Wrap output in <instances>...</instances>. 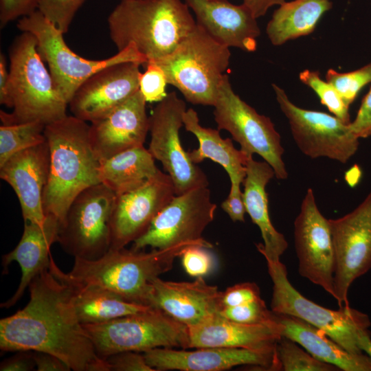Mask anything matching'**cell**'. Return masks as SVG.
I'll list each match as a JSON object with an SVG mask.
<instances>
[{
	"label": "cell",
	"mask_w": 371,
	"mask_h": 371,
	"mask_svg": "<svg viewBox=\"0 0 371 371\" xmlns=\"http://www.w3.org/2000/svg\"><path fill=\"white\" fill-rule=\"evenodd\" d=\"M28 289L27 305L0 320L1 350L49 353L74 371H111L80 322L69 287L48 269Z\"/></svg>",
	"instance_id": "1"
},
{
	"label": "cell",
	"mask_w": 371,
	"mask_h": 371,
	"mask_svg": "<svg viewBox=\"0 0 371 371\" xmlns=\"http://www.w3.org/2000/svg\"><path fill=\"white\" fill-rule=\"evenodd\" d=\"M90 125L74 115L45 126L49 152L43 209L63 223L69 207L84 190L100 183V161L91 146Z\"/></svg>",
	"instance_id": "2"
},
{
	"label": "cell",
	"mask_w": 371,
	"mask_h": 371,
	"mask_svg": "<svg viewBox=\"0 0 371 371\" xmlns=\"http://www.w3.org/2000/svg\"><path fill=\"white\" fill-rule=\"evenodd\" d=\"M107 22L118 51L133 44L147 61L171 53L196 25L181 0H121Z\"/></svg>",
	"instance_id": "3"
},
{
	"label": "cell",
	"mask_w": 371,
	"mask_h": 371,
	"mask_svg": "<svg viewBox=\"0 0 371 371\" xmlns=\"http://www.w3.org/2000/svg\"><path fill=\"white\" fill-rule=\"evenodd\" d=\"M10 108L1 111L2 124L39 122L45 126L67 115L68 103L42 59L34 36L22 32L9 48Z\"/></svg>",
	"instance_id": "4"
},
{
	"label": "cell",
	"mask_w": 371,
	"mask_h": 371,
	"mask_svg": "<svg viewBox=\"0 0 371 371\" xmlns=\"http://www.w3.org/2000/svg\"><path fill=\"white\" fill-rule=\"evenodd\" d=\"M194 245L186 243L148 252L110 249L95 260L75 258L69 273L82 282L105 287L128 301L153 307V280L169 271L175 259Z\"/></svg>",
	"instance_id": "5"
},
{
	"label": "cell",
	"mask_w": 371,
	"mask_h": 371,
	"mask_svg": "<svg viewBox=\"0 0 371 371\" xmlns=\"http://www.w3.org/2000/svg\"><path fill=\"white\" fill-rule=\"evenodd\" d=\"M230 57L229 48L196 24L171 53L153 61L188 102L214 106Z\"/></svg>",
	"instance_id": "6"
},
{
	"label": "cell",
	"mask_w": 371,
	"mask_h": 371,
	"mask_svg": "<svg viewBox=\"0 0 371 371\" xmlns=\"http://www.w3.org/2000/svg\"><path fill=\"white\" fill-rule=\"evenodd\" d=\"M102 359L124 351L189 348L188 327L157 308L108 322L83 324Z\"/></svg>",
	"instance_id": "7"
},
{
	"label": "cell",
	"mask_w": 371,
	"mask_h": 371,
	"mask_svg": "<svg viewBox=\"0 0 371 371\" xmlns=\"http://www.w3.org/2000/svg\"><path fill=\"white\" fill-rule=\"evenodd\" d=\"M17 27L34 36L42 59L47 63L58 90L68 104L78 87L97 71L123 62L133 61L144 65L147 63L133 44L102 60L78 56L67 45L64 34L38 10L19 19Z\"/></svg>",
	"instance_id": "8"
},
{
	"label": "cell",
	"mask_w": 371,
	"mask_h": 371,
	"mask_svg": "<svg viewBox=\"0 0 371 371\" xmlns=\"http://www.w3.org/2000/svg\"><path fill=\"white\" fill-rule=\"evenodd\" d=\"M273 283L271 310L292 315L324 331L347 351L361 354L359 333L371 325L368 315L343 306L338 310L322 306L302 295L289 282L285 265L280 261L267 262Z\"/></svg>",
	"instance_id": "9"
},
{
	"label": "cell",
	"mask_w": 371,
	"mask_h": 371,
	"mask_svg": "<svg viewBox=\"0 0 371 371\" xmlns=\"http://www.w3.org/2000/svg\"><path fill=\"white\" fill-rule=\"evenodd\" d=\"M214 120L218 130L228 131L247 155L258 154L273 169L278 179L288 177L282 159L281 137L271 119L259 114L233 90L225 74L219 85L214 104Z\"/></svg>",
	"instance_id": "10"
},
{
	"label": "cell",
	"mask_w": 371,
	"mask_h": 371,
	"mask_svg": "<svg viewBox=\"0 0 371 371\" xmlns=\"http://www.w3.org/2000/svg\"><path fill=\"white\" fill-rule=\"evenodd\" d=\"M116 194L102 183L80 192L60 225L58 243L74 257L95 260L111 247V218Z\"/></svg>",
	"instance_id": "11"
},
{
	"label": "cell",
	"mask_w": 371,
	"mask_h": 371,
	"mask_svg": "<svg viewBox=\"0 0 371 371\" xmlns=\"http://www.w3.org/2000/svg\"><path fill=\"white\" fill-rule=\"evenodd\" d=\"M216 209L207 187L175 195L133 242L132 249L139 251L146 247L164 249L186 243L212 248L213 245L202 234L213 221Z\"/></svg>",
	"instance_id": "12"
},
{
	"label": "cell",
	"mask_w": 371,
	"mask_h": 371,
	"mask_svg": "<svg viewBox=\"0 0 371 371\" xmlns=\"http://www.w3.org/2000/svg\"><path fill=\"white\" fill-rule=\"evenodd\" d=\"M186 110L185 102L172 91L157 102L149 117L148 149L171 178L175 195L209 184L206 175L191 160L181 143L179 131Z\"/></svg>",
	"instance_id": "13"
},
{
	"label": "cell",
	"mask_w": 371,
	"mask_h": 371,
	"mask_svg": "<svg viewBox=\"0 0 371 371\" xmlns=\"http://www.w3.org/2000/svg\"><path fill=\"white\" fill-rule=\"evenodd\" d=\"M272 87L293 137L305 155L311 159L327 157L346 164L357 153L359 139L352 131L350 123L324 112L299 107L280 87L273 84Z\"/></svg>",
	"instance_id": "14"
},
{
	"label": "cell",
	"mask_w": 371,
	"mask_h": 371,
	"mask_svg": "<svg viewBox=\"0 0 371 371\" xmlns=\"http://www.w3.org/2000/svg\"><path fill=\"white\" fill-rule=\"evenodd\" d=\"M328 223L335 256L333 297L339 307L350 306V286L371 269V191L352 212Z\"/></svg>",
	"instance_id": "15"
},
{
	"label": "cell",
	"mask_w": 371,
	"mask_h": 371,
	"mask_svg": "<svg viewBox=\"0 0 371 371\" xmlns=\"http://www.w3.org/2000/svg\"><path fill=\"white\" fill-rule=\"evenodd\" d=\"M294 238L299 274L333 295L335 256L327 219L308 188L294 221Z\"/></svg>",
	"instance_id": "16"
},
{
	"label": "cell",
	"mask_w": 371,
	"mask_h": 371,
	"mask_svg": "<svg viewBox=\"0 0 371 371\" xmlns=\"http://www.w3.org/2000/svg\"><path fill=\"white\" fill-rule=\"evenodd\" d=\"M175 196L171 178L160 170L141 186L116 194L111 218L110 249L124 248L141 236Z\"/></svg>",
	"instance_id": "17"
},
{
	"label": "cell",
	"mask_w": 371,
	"mask_h": 371,
	"mask_svg": "<svg viewBox=\"0 0 371 371\" xmlns=\"http://www.w3.org/2000/svg\"><path fill=\"white\" fill-rule=\"evenodd\" d=\"M140 65L137 62H123L93 74L68 104L73 115L92 122L107 115L139 89Z\"/></svg>",
	"instance_id": "18"
},
{
	"label": "cell",
	"mask_w": 371,
	"mask_h": 371,
	"mask_svg": "<svg viewBox=\"0 0 371 371\" xmlns=\"http://www.w3.org/2000/svg\"><path fill=\"white\" fill-rule=\"evenodd\" d=\"M147 363L155 371H222L238 366L267 370H280L273 352L245 348L208 347L194 350L156 348L143 352Z\"/></svg>",
	"instance_id": "19"
},
{
	"label": "cell",
	"mask_w": 371,
	"mask_h": 371,
	"mask_svg": "<svg viewBox=\"0 0 371 371\" xmlns=\"http://www.w3.org/2000/svg\"><path fill=\"white\" fill-rule=\"evenodd\" d=\"M146 103L139 89L107 115L91 122L90 141L99 161L144 146L150 129Z\"/></svg>",
	"instance_id": "20"
},
{
	"label": "cell",
	"mask_w": 371,
	"mask_h": 371,
	"mask_svg": "<svg viewBox=\"0 0 371 371\" xmlns=\"http://www.w3.org/2000/svg\"><path fill=\"white\" fill-rule=\"evenodd\" d=\"M49 164V147L45 141L19 152L0 166V177L15 192L24 222L45 223L43 199Z\"/></svg>",
	"instance_id": "21"
},
{
	"label": "cell",
	"mask_w": 371,
	"mask_h": 371,
	"mask_svg": "<svg viewBox=\"0 0 371 371\" xmlns=\"http://www.w3.org/2000/svg\"><path fill=\"white\" fill-rule=\"evenodd\" d=\"M196 16V24L218 43L247 52L257 48L260 30L257 19L243 3L228 0H184Z\"/></svg>",
	"instance_id": "22"
},
{
	"label": "cell",
	"mask_w": 371,
	"mask_h": 371,
	"mask_svg": "<svg viewBox=\"0 0 371 371\" xmlns=\"http://www.w3.org/2000/svg\"><path fill=\"white\" fill-rule=\"evenodd\" d=\"M153 307L161 309L188 327L198 325L220 313L221 293L217 286L207 284L203 277L193 282H153Z\"/></svg>",
	"instance_id": "23"
},
{
	"label": "cell",
	"mask_w": 371,
	"mask_h": 371,
	"mask_svg": "<svg viewBox=\"0 0 371 371\" xmlns=\"http://www.w3.org/2000/svg\"><path fill=\"white\" fill-rule=\"evenodd\" d=\"M282 328L278 321L248 324L232 321L218 313L188 327L189 348L223 347L273 352L282 337Z\"/></svg>",
	"instance_id": "24"
},
{
	"label": "cell",
	"mask_w": 371,
	"mask_h": 371,
	"mask_svg": "<svg viewBox=\"0 0 371 371\" xmlns=\"http://www.w3.org/2000/svg\"><path fill=\"white\" fill-rule=\"evenodd\" d=\"M46 216L43 225L24 222L23 232L19 243L13 250L2 256L3 273H8L9 265L16 262L21 269V278L14 294L1 303V308H9L16 304L32 281L49 268L50 247L58 241L60 223L52 216Z\"/></svg>",
	"instance_id": "25"
},
{
	"label": "cell",
	"mask_w": 371,
	"mask_h": 371,
	"mask_svg": "<svg viewBox=\"0 0 371 371\" xmlns=\"http://www.w3.org/2000/svg\"><path fill=\"white\" fill-rule=\"evenodd\" d=\"M274 176V170L267 162L256 161L251 156L246 164L243 183L246 212L258 227L263 240L256 247L267 262H273L280 261V256L288 247L284 236L276 230L269 216L266 186Z\"/></svg>",
	"instance_id": "26"
},
{
	"label": "cell",
	"mask_w": 371,
	"mask_h": 371,
	"mask_svg": "<svg viewBox=\"0 0 371 371\" xmlns=\"http://www.w3.org/2000/svg\"><path fill=\"white\" fill-rule=\"evenodd\" d=\"M49 269L70 289L76 314L82 324L102 323L152 308L128 301L105 287L74 278L63 272L52 257Z\"/></svg>",
	"instance_id": "27"
},
{
	"label": "cell",
	"mask_w": 371,
	"mask_h": 371,
	"mask_svg": "<svg viewBox=\"0 0 371 371\" xmlns=\"http://www.w3.org/2000/svg\"><path fill=\"white\" fill-rule=\"evenodd\" d=\"M274 313L282 326V336L298 344L315 359L344 371H371V359L368 355L347 351L324 331L302 319Z\"/></svg>",
	"instance_id": "28"
},
{
	"label": "cell",
	"mask_w": 371,
	"mask_h": 371,
	"mask_svg": "<svg viewBox=\"0 0 371 371\" xmlns=\"http://www.w3.org/2000/svg\"><path fill=\"white\" fill-rule=\"evenodd\" d=\"M183 126L199 141V147L188 152L196 164L209 159L220 164L227 172L230 183L242 184L246 176V164L249 157L240 149H236L229 138L221 137L219 130L202 126L198 113L188 109L183 115Z\"/></svg>",
	"instance_id": "29"
},
{
	"label": "cell",
	"mask_w": 371,
	"mask_h": 371,
	"mask_svg": "<svg viewBox=\"0 0 371 371\" xmlns=\"http://www.w3.org/2000/svg\"><path fill=\"white\" fill-rule=\"evenodd\" d=\"M332 7L330 0L284 1L273 12L267 25V37L271 44L279 46L289 40L307 36Z\"/></svg>",
	"instance_id": "30"
},
{
	"label": "cell",
	"mask_w": 371,
	"mask_h": 371,
	"mask_svg": "<svg viewBox=\"0 0 371 371\" xmlns=\"http://www.w3.org/2000/svg\"><path fill=\"white\" fill-rule=\"evenodd\" d=\"M159 171L149 150L141 146L100 161L99 177L119 194L141 186Z\"/></svg>",
	"instance_id": "31"
},
{
	"label": "cell",
	"mask_w": 371,
	"mask_h": 371,
	"mask_svg": "<svg viewBox=\"0 0 371 371\" xmlns=\"http://www.w3.org/2000/svg\"><path fill=\"white\" fill-rule=\"evenodd\" d=\"M45 125L39 122L0 126V166L12 156L46 141Z\"/></svg>",
	"instance_id": "32"
},
{
	"label": "cell",
	"mask_w": 371,
	"mask_h": 371,
	"mask_svg": "<svg viewBox=\"0 0 371 371\" xmlns=\"http://www.w3.org/2000/svg\"><path fill=\"white\" fill-rule=\"evenodd\" d=\"M280 370L335 371L337 367L315 359L291 339L282 336L276 346Z\"/></svg>",
	"instance_id": "33"
},
{
	"label": "cell",
	"mask_w": 371,
	"mask_h": 371,
	"mask_svg": "<svg viewBox=\"0 0 371 371\" xmlns=\"http://www.w3.org/2000/svg\"><path fill=\"white\" fill-rule=\"evenodd\" d=\"M299 78L315 91L321 103L335 116L346 123H350L349 106L331 84L321 78L318 71L305 69L300 73Z\"/></svg>",
	"instance_id": "34"
},
{
	"label": "cell",
	"mask_w": 371,
	"mask_h": 371,
	"mask_svg": "<svg viewBox=\"0 0 371 371\" xmlns=\"http://www.w3.org/2000/svg\"><path fill=\"white\" fill-rule=\"evenodd\" d=\"M326 80L331 84L350 106L361 89L371 82V63L357 70L341 73L329 69Z\"/></svg>",
	"instance_id": "35"
},
{
	"label": "cell",
	"mask_w": 371,
	"mask_h": 371,
	"mask_svg": "<svg viewBox=\"0 0 371 371\" xmlns=\"http://www.w3.org/2000/svg\"><path fill=\"white\" fill-rule=\"evenodd\" d=\"M220 315L232 321L248 324L277 322L275 313L267 308L262 298L236 306L223 308Z\"/></svg>",
	"instance_id": "36"
},
{
	"label": "cell",
	"mask_w": 371,
	"mask_h": 371,
	"mask_svg": "<svg viewBox=\"0 0 371 371\" xmlns=\"http://www.w3.org/2000/svg\"><path fill=\"white\" fill-rule=\"evenodd\" d=\"M85 0H40L38 10L62 33L71 23Z\"/></svg>",
	"instance_id": "37"
},
{
	"label": "cell",
	"mask_w": 371,
	"mask_h": 371,
	"mask_svg": "<svg viewBox=\"0 0 371 371\" xmlns=\"http://www.w3.org/2000/svg\"><path fill=\"white\" fill-rule=\"evenodd\" d=\"M145 65L146 70L139 75V91L146 102H159L168 94L165 73L153 60L147 61Z\"/></svg>",
	"instance_id": "38"
},
{
	"label": "cell",
	"mask_w": 371,
	"mask_h": 371,
	"mask_svg": "<svg viewBox=\"0 0 371 371\" xmlns=\"http://www.w3.org/2000/svg\"><path fill=\"white\" fill-rule=\"evenodd\" d=\"M201 246H191L183 250L181 255L186 272L192 277H203L209 274L215 265L213 255Z\"/></svg>",
	"instance_id": "39"
},
{
	"label": "cell",
	"mask_w": 371,
	"mask_h": 371,
	"mask_svg": "<svg viewBox=\"0 0 371 371\" xmlns=\"http://www.w3.org/2000/svg\"><path fill=\"white\" fill-rule=\"evenodd\" d=\"M258 286L254 282H242L234 284L222 291V307L236 306L260 299Z\"/></svg>",
	"instance_id": "40"
},
{
	"label": "cell",
	"mask_w": 371,
	"mask_h": 371,
	"mask_svg": "<svg viewBox=\"0 0 371 371\" xmlns=\"http://www.w3.org/2000/svg\"><path fill=\"white\" fill-rule=\"evenodd\" d=\"M111 370L155 371L146 362L143 354L135 351H124L106 359Z\"/></svg>",
	"instance_id": "41"
},
{
	"label": "cell",
	"mask_w": 371,
	"mask_h": 371,
	"mask_svg": "<svg viewBox=\"0 0 371 371\" xmlns=\"http://www.w3.org/2000/svg\"><path fill=\"white\" fill-rule=\"evenodd\" d=\"M40 0H0V24L27 16L38 9Z\"/></svg>",
	"instance_id": "42"
},
{
	"label": "cell",
	"mask_w": 371,
	"mask_h": 371,
	"mask_svg": "<svg viewBox=\"0 0 371 371\" xmlns=\"http://www.w3.org/2000/svg\"><path fill=\"white\" fill-rule=\"evenodd\" d=\"M350 127L359 139L371 137V88L362 100L355 120L350 123Z\"/></svg>",
	"instance_id": "43"
},
{
	"label": "cell",
	"mask_w": 371,
	"mask_h": 371,
	"mask_svg": "<svg viewBox=\"0 0 371 371\" xmlns=\"http://www.w3.org/2000/svg\"><path fill=\"white\" fill-rule=\"evenodd\" d=\"M241 184L231 183L227 198L221 203L222 209L234 222L245 221L246 209L243 200V193L240 189Z\"/></svg>",
	"instance_id": "44"
},
{
	"label": "cell",
	"mask_w": 371,
	"mask_h": 371,
	"mask_svg": "<svg viewBox=\"0 0 371 371\" xmlns=\"http://www.w3.org/2000/svg\"><path fill=\"white\" fill-rule=\"evenodd\" d=\"M36 368L32 351H19L14 356L3 360L1 371H29Z\"/></svg>",
	"instance_id": "45"
},
{
	"label": "cell",
	"mask_w": 371,
	"mask_h": 371,
	"mask_svg": "<svg viewBox=\"0 0 371 371\" xmlns=\"http://www.w3.org/2000/svg\"><path fill=\"white\" fill-rule=\"evenodd\" d=\"M37 371H69L70 368L61 359L49 353L32 352Z\"/></svg>",
	"instance_id": "46"
},
{
	"label": "cell",
	"mask_w": 371,
	"mask_h": 371,
	"mask_svg": "<svg viewBox=\"0 0 371 371\" xmlns=\"http://www.w3.org/2000/svg\"><path fill=\"white\" fill-rule=\"evenodd\" d=\"M10 74L3 54H0V103L10 108Z\"/></svg>",
	"instance_id": "47"
},
{
	"label": "cell",
	"mask_w": 371,
	"mask_h": 371,
	"mask_svg": "<svg viewBox=\"0 0 371 371\" xmlns=\"http://www.w3.org/2000/svg\"><path fill=\"white\" fill-rule=\"evenodd\" d=\"M285 0H243V3L246 5L253 15L258 19L266 14L268 10L273 5H280Z\"/></svg>",
	"instance_id": "48"
},
{
	"label": "cell",
	"mask_w": 371,
	"mask_h": 371,
	"mask_svg": "<svg viewBox=\"0 0 371 371\" xmlns=\"http://www.w3.org/2000/svg\"><path fill=\"white\" fill-rule=\"evenodd\" d=\"M359 345L362 352H365L371 359V336L369 330H363L359 333Z\"/></svg>",
	"instance_id": "49"
}]
</instances>
